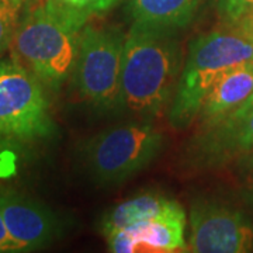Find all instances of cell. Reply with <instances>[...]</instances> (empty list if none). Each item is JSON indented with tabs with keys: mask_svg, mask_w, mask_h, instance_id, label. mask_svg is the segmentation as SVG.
I'll use <instances>...</instances> for the list:
<instances>
[{
	"mask_svg": "<svg viewBox=\"0 0 253 253\" xmlns=\"http://www.w3.org/2000/svg\"><path fill=\"white\" fill-rule=\"evenodd\" d=\"M42 84L16 61H0V138L26 142L52 134L54 123Z\"/></svg>",
	"mask_w": 253,
	"mask_h": 253,
	"instance_id": "8992f818",
	"label": "cell"
},
{
	"mask_svg": "<svg viewBox=\"0 0 253 253\" xmlns=\"http://www.w3.org/2000/svg\"><path fill=\"white\" fill-rule=\"evenodd\" d=\"M242 31H245V33H248L249 36L253 37V23L251 24V26H248V27L242 28Z\"/></svg>",
	"mask_w": 253,
	"mask_h": 253,
	"instance_id": "d6986e66",
	"label": "cell"
},
{
	"mask_svg": "<svg viewBox=\"0 0 253 253\" xmlns=\"http://www.w3.org/2000/svg\"><path fill=\"white\" fill-rule=\"evenodd\" d=\"M246 200H248V203L253 207V189H251L246 193Z\"/></svg>",
	"mask_w": 253,
	"mask_h": 253,
	"instance_id": "ac0fdd59",
	"label": "cell"
},
{
	"mask_svg": "<svg viewBox=\"0 0 253 253\" xmlns=\"http://www.w3.org/2000/svg\"><path fill=\"white\" fill-rule=\"evenodd\" d=\"M82 20L52 0L33 6L20 17L13 40L14 54L44 84L58 89L72 76Z\"/></svg>",
	"mask_w": 253,
	"mask_h": 253,
	"instance_id": "7a4b0ae2",
	"label": "cell"
},
{
	"mask_svg": "<svg viewBox=\"0 0 253 253\" xmlns=\"http://www.w3.org/2000/svg\"><path fill=\"white\" fill-rule=\"evenodd\" d=\"M253 152V94L222 117L204 123L186 145L184 168L206 170Z\"/></svg>",
	"mask_w": 253,
	"mask_h": 253,
	"instance_id": "52a82bcc",
	"label": "cell"
},
{
	"mask_svg": "<svg viewBox=\"0 0 253 253\" xmlns=\"http://www.w3.org/2000/svg\"><path fill=\"white\" fill-rule=\"evenodd\" d=\"M186 214L183 207L151 218L106 236L109 251L114 253L179 252L187 251L184 241Z\"/></svg>",
	"mask_w": 253,
	"mask_h": 253,
	"instance_id": "30bf717a",
	"label": "cell"
},
{
	"mask_svg": "<svg viewBox=\"0 0 253 253\" xmlns=\"http://www.w3.org/2000/svg\"><path fill=\"white\" fill-rule=\"evenodd\" d=\"M251 168H253V152L251 154Z\"/></svg>",
	"mask_w": 253,
	"mask_h": 253,
	"instance_id": "44dd1931",
	"label": "cell"
},
{
	"mask_svg": "<svg viewBox=\"0 0 253 253\" xmlns=\"http://www.w3.org/2000/svg\"><path fill=\"white\" fill-rule=\"evenodd\" d=\"M24 3H0V54L13 44Z\"/></svg>",
	"mask_w": 253,
	"mask_h": 253,
	"instance_id": "2e32d148",
	"label": "cell"
},
{
	"mask_svg": "<svg viewBox=\"0 0 253 253\" xmlns=\"http://www.w3.org/2000/svg\"><path fill=\"white\" fill-rule=\"evenodd\" d=\"M248 62H253V37L241 28L225 26L194 38L173 96L170 124L177 129L186 128L200 114L214 83L232 68Z\"/></svg>",
	"mask_w": 253,
	"mask_h": 253,
	"instance_id": "3957f363",
	"label": "cell"
},
{
	"mask_svg": "<svg viewBox=\"0 0 253 253\" xmlns=\"http://www.w3.org/2000/svg\"><path fill=\"white\" fill-rule=\"evenodd\" d=\"M181 206L176 200L159 191H144L121 201L109 210L100 222V229L104 236L126 229L151 218L161 217L174 211Z\"/></svg>",
	"mask_w": 253,
	"mask_h": 253,
	"instance_id": "4fadbf2b",
	"label": "cell"
},
{
	"mask_svg": "<svg viewBox=\"0 0 253 253\" xmlns=\"http://www.w3.org/2000/svg\"><path fill=\"white\" fill-rule=\"evenodd\" d=\"M7 252H18V249L14 244V241L10 236L6 224H4L3 215H1V211H0V253Z\"/></svg>",
	"mask_w": 253,
	"mask_h": 253,
	"instance_id": "e0dca14e",
	"label": "cell"
},
{
	"mask_svg": "<svg viewBox=\"0 0 253 253\" xmlns=\"http://www.w3.org/2000/svg\"><path fill=\"white\" fill-rule=\"evenodd\" d=\"M207 0H128L132 26L177 33L189 27Z\"/></svg>",
	"mask_w": 253,
	"mask_h": 253,
	"instance_id": "8fae6325",
	"label": "cell"
},
{
	"mask_svg": "<svg viewBox=\"0 0 253 253\" xmlns=\"http://www.w3.org/2000/svg\"><path fill=\"white\" fill-rule=\"evenodd\" d=\"M253 94V62L225 72L208 91L199 117L203 124L225 116Z\"/></svg>",
	"mask_w": 253,
	"mask_h": 253,
	"instance_id": "7c38bea8",
	"label": "cell"
},
{
	"mask_svg": "<svg viewBox=\"0 0 253 253\" xmlns=\"http://www.w3.org/2000/svg\"><path fill=\"white\" fill-rule=\"evenodd\" d=\"M59 4L62 9L69 11L75 17L87 23V20L93 16H99L114 6H117L121 0H52Z\"/></svg>",
	"mask_w": 253,
	"mask_h": 253,
	"instance_id": "9a60e30c",
	"label": "cell"
},
{
	"mask_svg": "<svg viewBox=\"0 0 253 253\" xmlns=\"http://www.w3.org/2000/svg\"><path fill=\"white\" fill-rule=\"evenodd\" d=\"M187 251L245 253L253 249V222L238 208L217 200L199 199L190 208Z\"/></svg>",
	"mask_w": 253,
	"mask_h": 253,
	"instance_id": "ba28073f",
	"label": "cell"
},
{
	"mask_svg": "<svg viewBox=\"0 0 253 253\" xmlns=\"http://www.w3.org/2000/svg\"><path fill=\"white\" fill-rule=\"evenodd\" d=\"M26 0H0V3H24Z\"/></svg>",
	"mask_w": 253,
	"mask_h": 253,
	"instance_id": "ffe728a7",
	"label": "cell"
},
{
	"mask_svg": "<svg viewBox=\"0 0 253 253\" xmlns=\"http://www.w3.org/2000/svg\"><path fill=\"white\" fill-rule=\"evenodd\" d=\"M126 34L118 27L86 24L79 37L72 79L82 99L93 109L116 111Z\"/></svg>",
	"mask_w": 253,
	"mask_h": 253,
	"instance_id": "5b68a950",
	"label": "cell"
},
{
	"mask_svg": "<svg viewBox=\"0 0 253 253\" xmlns=\"http://www.w3.org/2000/svg\"><path fill=\"white\" fill-rule=\"evenodd\" d=\"M217 10L229 27L242 30L253 23V0H217Z\"/></svg>",
	"mask_w": 253,
	"mask_h": 253,
	"instance_id": "5bb4252c",
	"label": "cell"
},
{
	"mask_svg": "<svg viewBox=\"0 0 253 253\" xmlns=\"http://www.w3.org/2000/svg\"><path fill=\"white\" fill-rule=\"evenodd\" d=\"M0 211L18 252L51 244L61 234V222L51 210L13 190L0 189Z\"/></svg>",
	"mask_w": 253,
	"mask_h": 253,
	"instance_id": "9c48e42d",
	"label": "cell"
},
{
	"mask_svg": "<svg viewBox=\"0 0 253 253\" xmlns=\"http://www.w3.org/2000/svg\"><path fill=\"white\" fill-rule=\"evenodd\" d=\"M181 46L176 33L131 26L126 40L121 84L114 113L151 121L173 99L181 75Z\"/></svg>",
	"mask_w": 253,
	"mask_h": 253,
	"instance_id": "6da1fadb",
	"label": "cell"
},
{
	"mask_svg": "<svg viewBox=\"0 0 253 253\" xmlns=\"http://www.w3.org/2000/svg\"><path fill=\"white\" fill-rule=\"evenodd\" d=\"M165 135L149 121L110 126L82 146V161L100 186H117L154 162L162 152Z\"/></svg>",
	"mask_w": 253,
	"mask_h": 253,
	"instance_id": "277c9868",
	"label": "cell"
}]
</instances>
